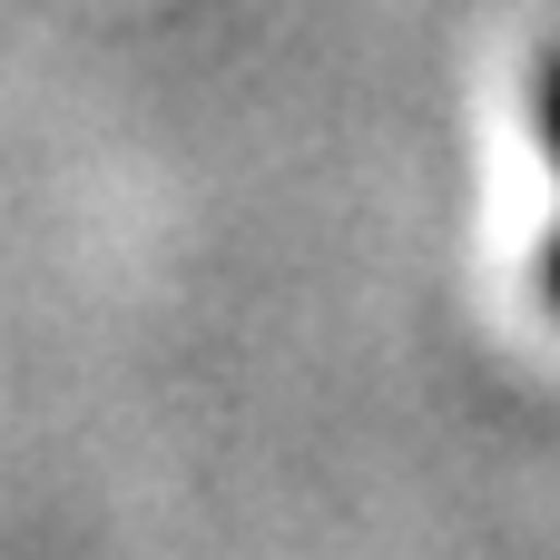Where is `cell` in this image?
<instances>
[{
  "label": "cell",
  "mask_w": 560,
  "mask_h": 560,
  "mask_svg": "<svg viewBox=\"0 0 560 560\" xmlns=\"http://www.w3.org/2000/svg\"><path fill=\"white\" fill-rule=\"evenodd\" d=\"M532 138L560 167V49H541V69H532Z\"/></svg>",
  "instance_id": "cell-1"
},
{
  "label": "cell",
  "mask_w": 560,
  "mask_h": 560,
  "mask_svg": "<svg viewBox=\"0 0 560 560\" xmlns=\"http://www.w3.org/2000/svg\"><path fill=\"white\" fill-rule=\"evenodd\" d=\"M541 295L560 305V226H551V246H541Z\"/></svg>",
  "instance_id": "cell-2"
}]
</instances>
